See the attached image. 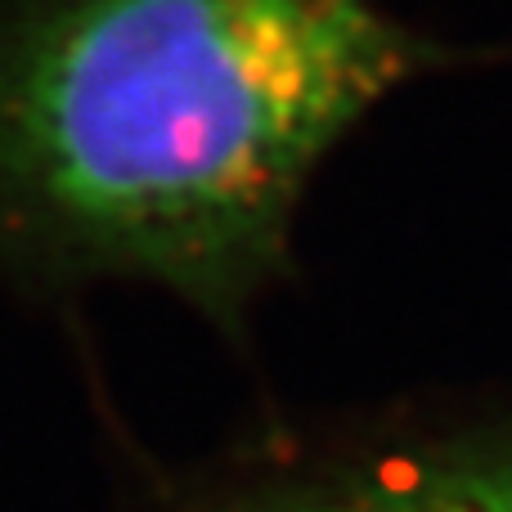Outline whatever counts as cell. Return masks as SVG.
Masks as SVG:
<instances>
[{
  "label": "cell",
  "instance_id": "obj_1",
  "mask_svg": "<svg viewBox=\"0 0 512 512\" xmlns=\"http://www.w3.org/2000/svg\"><path fill=\"white\" fill-rule=\"evenodd\" d=\"M441 63L391 0H0V288L248 346L328 162Z\"/></svg>",
  "mask_w": 512,
  "mask_h": 512
},
{
  "label": "cell",
  "instance_id": "obj_2",
  "mask_svg": "<svg viewBox=\"0 0 512 512\" xmlns=\"http://www.w3.org/2000/svg\"><path fill=\"white\" fill-rule=\"evenodd\" d=\"M144 512H512V405H396L261 432Z\"/></svg>",
  "mask_w": 512,
  "mask_h": 512
}]
</instances>
